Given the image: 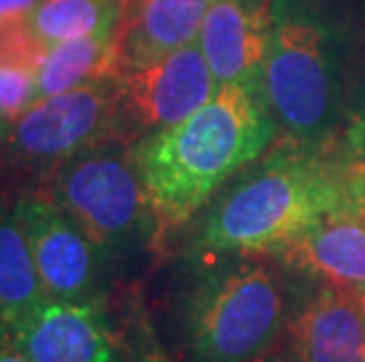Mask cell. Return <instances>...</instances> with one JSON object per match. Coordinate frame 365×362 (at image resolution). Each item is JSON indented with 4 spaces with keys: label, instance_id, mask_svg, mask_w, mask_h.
I'll return each instance as SVG.
<instances>
[{
    "label": "cell",
    "instance_id": "cell-9",
    "mask_svg": "<svg viewBox=\"0 0 365 362\" xmlns=\"http://www.w3.org/2000/svg\"><path fill=\"white\" fill-rule=\"evenodd\" d=\"M10 329L31 362H123L99 299H45Z\"/></svg>",
    "mask_w": 365,
    "mask_h": 362
},
{
    "label": "cell",
    "instance_id": "cell-18",
    "mask_svg": "<svg viewBox=\"0 0 365 362\" xmlns=\"http://www.w3.org/2000/svg\"><path fill=\"white\" fill-rule=\"evenodd\" d=\"M38 102L36 73L0 66V120L12 125Z\"/></svg>",
    "mask_w": 365,
    "mask_h": 362
},
{
    "label": "cell",
    "instance_id": "cell-13",
    "mask_svg": "<svg viewBox=\"0 0 365 362\" xmlns=\"http://www.w3.org/2000/svg\"><path fill=\"white\" fill-rule=\"evenodd\" d=\"M276 257L325 284L349 292L365 289V223L341 207L312 223Z\"/></svg>",
    "mask_w": 365,
    "mask_h": 362
},
{
    "label": "cell",
    "instance_id": "cell-20",
    "mask_svg": "<svg viewBox=\"0 0 365 362\" xmlns=\"http://www.w3.org/2000/svg\"><path fill=\"white\" fill-rule=\"evenodd\" d=\"M344 144L349 149V158L365 163V90L349 109L344 120Z\"/></svg>",
    "mask_w": 365,
    "mask_h": 362
},
{
    "label": "cell",
    "instance_id": "cell-24",
    "mask_svg": "<svg viewBox=\"0 0 365 362\" xmlns=\"http://www.w3.org/2000/svg\"><path fill=\"white\" fill-rule=\"evenodd\" d=\"M7 134H10V125L0 120V144H3V142L7 139Z\"/></svg>",
    "mask_w": 365,
    "mask_h": 362
},
{
    "label": "cell",
    "instance_id": "cell-16",
    "mask_svg": "<svg viewBox=\"0 0 365 362\" xmlns=\"http://www.w3.org/2000/svg\"><path fill=\"white\" fill-rule=\"evenodd\" d=\"M128 0H41L31 26L48 45L118 33Z\"/></svg>",
    "mask_w": 365,
    "mask_h": 362
},
{
    "label": "cell",
    "instance_id": "cell-19",
    "mask_svg": "<svg viewBox=\"0 0 365 362\" xmlns=\"http://www.w3.org/2000/svg\"><path fill=\"white\" fill-rule=\"evenodd\" d=\"M341 188L344 207L365 223V163L361 160H341Z\"/></svg>",
    "mask_w": 365,
    "mask_h": 362
},
{
    "label": "cell",
    "instance_id": "cell-25",
    "mask_svg": "<svg viewBox=\"0 0 365 362\" xmlns=\"http://www.w3.org/2000/svg\"><path fill=\"white\" fill-rule=\"evenodd\" d=\"M351 294L356 297V302L361 304V308L365 311V289H356V292H351Z\"/></svg>",
    "mask_w": 365,
    "mask_h": 362
},
{
    "label": "cell",
    "instance_id": "cell-14",
    "mask_svg": "<svg viewBox=\"0 0 365 362\" xmlns=\"http://www.w3.org/2000/svg\"><path fill=\"white\" fill-rule=\"evenodd\" d=\"M120 73L115 33L50 45L36 71L38 99L115 80Z\"/></svg>",
    "mask_w": 365,
    "mask_h": 362
},
{
    "label": "cell",
    "instance_id": "cell-22",
    "mask_svg": "<svg viewBox=\"0 0 365 362\" xmlns=\"http://www.w3.org/2000/svg\"><path fill=\"white\" fill-rule=\"evenodd\" d=\"M0 362H31L14 339L12 329L0 325Z\"/></svg>",
    "mask_w": 365,
    "mask_h": 362
},
{
    "label": "cell",
    "instance_id": "cell-10",
    "mask_svg": "<svg viewBox=\"0 0 365 362\" xmlns=\"http://www.w3.org/2000/svg\"><path fill=\"white\" fill-rule=\"evenodd\" d=\"M274 0H215L198 45L217 85L259 82L271 38Z\"/></svg>",
    "mask_w": 365,
    "mask_h": 362
},
{
    "label": "cell",
    "instance_id": "cell-1",
    "mask_svg": "<svg viewBox=\"0 0 365 362\" xmlns=\"http://www.w3.org/2000/svg\"><path fill=\"white\" fill-rule=\"evenodd\" d=\"M278 134L259 82L222 85L200 111L130 146L156 233L189 223Z\"/></svg>",
    "mask_w": 365,
    "mask_h": 362
},
{
    "label": "cell",
    "instance_id": "cell-12",
    "mask_svg": "<svg viewBox=\"0 0 365 362\" xmlns=\"http://www.w3.org/2000/svg\"><path fill=\"white\" fill-rule=\"evenodd\" d=\"M215 0H128L118 26L120 68L137 71L198 43Z\"/></svg>",
    "mask_w": 365,
    "mask_h": 362
},
{
    "label": "cell",
    "instance_id": "cell-2",
    "mask_svg": "<svg viewBox=\"0 0 365 362\" xmlns=\"http://www.w3.org/2000/svg\"><path fill=\"white\" fill-rule=\"evenodd\" d=\"M341 207V160L276 142L217 193L193 245L205 259L269 257Z\"/></svg>",
    "mask_w": 365,
    "mask_h": 362
},
{
    "label": "cell",
    "instance_id": "cell-6",
    "mask_svg": "<svg viewBox=\"0 0 365 362\" xmlns=\"http://www.w3.org/2000/svg\"><path fill=\"white\" fill-rule=\"evenodd\" d=\"M198 43L115 78V142H139L200 111L217 95Z\"/></svg>",
    "mask_w": 365,
    "mask_h": 362
},
{
    "label": "cell",
    "instance_id": "cell-11",
    "mask_svg": "<svg viewBox=\"0 0 365 362\" xmlns=\"http://www.w3.org/2000/svg\"><path fill=\"white\" fill-rule=\"evenodd\" d=\"M297 362H365V311L349 289L318 287L287 322Z\"/></svg>",
    "mask_w": 365,
    "mask_h": 362
},
{
    "label": "cell",
    "instance_id": "cell-21",
    "mask_svg": "<svg viewBox=\"0 0 365 362\" xmlns=\"http://www.w3.org/2000/svg\"><path fill=\"white\" fill-rule=\"evenodd\" d=\"M123 362H173L168 358V353L160 348L158 344H153V339L146 336H137L135 341L130 344L128 351V360Z\"/></svg>",
    "mask_w": 365,
    "mask_h": 362
},
{
    "label": "cell",
    "instance_id": "cell-17",
    "mask_svg": "<svg viewBox=\"0 0 365 362\" xmlns=\"http://www.w3.org/2000/svg\"><path fill=\"white\" fill-rule=\"evenodd\" d=\"M48 52L41 38L31 26V17L0 19V66L24 68L36 73Z\"/></svg>",
    "mask_w": 365,
    "mask_h": 362
},
{
    "label": "cell",
    "instance_id": "cell-8",
    "mask_svg": "<svg viewBox=\"0 0 365 362\" xmlns=\"http://www.w3.org/2000/svg\"><path fill=\"white\" fill-rule=\"evenodd\" d=\"M17 217L29 240L38 278L52 302H95L104 254L48 196H26Z\"/></svg>",
    "mask_w": 365,
    "mask_h": 362
},
{
    "label": "cell",
    "instance_id": "cell-26",
    "mask_svg": "<svg viewBox=\"0 0 365 362\" xmlns=\"http://www.w3.org/2000/svg\"><path fill=\"white\" fill-rule=\"evenodd\" d=\"M259 362H287V360H283V358H278V356H276V358H269V353H267V356H264V358H262Z\"/></svg>",
    "mask_w": 365,
    "mask_h": 362
},
{
    "label": "cell",
    "instance_id": "cell-7",
    "mask_svg": "<svg viewBox=\"0 0 365 362\" xmlns=\"http://www.w3.org/2000/svg\"><path fill=\"white\" fill-rule=\"evenodd\" d=\"M115 80L43 97L14 122L7 144L26 163L59 167L78 153L115 142Z\"/></svg>",
    "mask_w": 365,
    "mask_h": 362
},
{
    "label": "cell",
    "instance_id": "cell-5",
    "mask_svg": "<svg viewBox=\"0 0 365 362\" xmlns=\"http://www.w3.org/2000/svg\"><path fill=\"white\" fill-rule=\"evenodd\" d=\"M48 198L64 210L104 257L158 238L130 146L104 142L54 167Z\"/></svg>",
    "mask_w": 365,
    "mask_h": 362
},
{
    "label": "cell",
    "instance_id": "cell-23",
    "mask_svg": "<svg viewBox=\"0 0 365 362\" xmlns=\"http://www.w3.org/2000/svg\"><path fill=\"white\" fill-rule=\"evenodd\" d=\"M41 0H0V19L31 17Z\"/></svg>",
    "mask_w": 365,
    "mask_h": 362
},
{
    "label": "cell",
    "instance_id": "cell-4",
    "mask_svg": "<svg viewBox=\"0 0 365 362\" xmlns=\"http://www.w3.org/2000/svg\"><path fill=\"white\" fill-rule=\"evenodd\" d=\"M283 320V280L262 257L207 259L182 304V334L193 362H259Z\"/></svg>",
    "mask_w": 365,
    "mask_h": 362
},
{
    "label": "cell",
    "instance_id": "cell-3",
    "mask_svg": "<svg viewBox=\"0 0 365 362\" xmlns=\"http://www.w3.org/2000/svg\"><path fill=\"white\" fill-rule=\"evenodd\" d=\"M259 87L278 142L325 151L346 120L344 43L312 0H274Z\"/></svg>",
    "mask_w": 365,
    "mask_h": 362
},
{
    "label": "cell",
    "instance_id": "cell-15",
    "mask_svg": "<svg viewBox=\"0 0 365 362\" xmlns=\"http://www.w3.org/2000/svg\"><path fill=\"white\" fill-rule=\"evenodd\" d=\"M45 299L17 210H0V325H19Z\"/></svg>",
    "mask_w": 365,
    "mask_h": 362
}]
</instances>
